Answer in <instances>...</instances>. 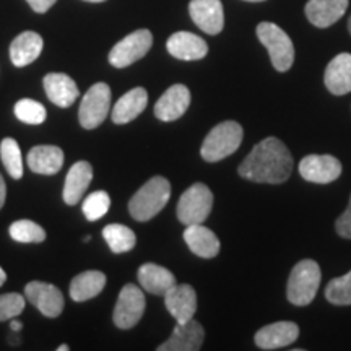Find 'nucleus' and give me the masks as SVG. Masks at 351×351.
Instances as JSON below:
<instances>
[{
	"label": "nucleus",
	"mask_w": 351,
	"mask_h": 351,
	"mask_svg": "<svg viewBox=\"0 0 351 351\" xmlns=\"http://www.w3.org/2000/svg\"><path fill=\"white\" fill-rule=\"evenodd\" d=\"M293 156L282 140L267 137L258 142L239 165L241 178L258 184H282L293 171Z\"/></svg>",
	"instance_id": "f257e3e1"
},
{
	"label": "nucleus",
	"mask_w": 351,
	"mask_h": 351,
	"mask_svg": "<svg viewBox=\"0 0 351 351\" xmlns=\"http://www.w3.org/2000/svg\"><path fill=\"white\" fill-rule=\"evenodd\" d=\"M171 197V184L163 176H155L135 192L129 202V212L137 221L155 218L166 207Z\"/></svg>",
	"instance_id": "f03ea898"
},
{
	"label": "nucleus",
	"mask_w": 351,
	"mask_h": 351,
	"mask_svg": "<svg viewBox=\"0 0 351 351\" xmlns=\"http://www.w3.org/2000/svg\"><path fill=\"white\" fill-rule=\"evenodd\" d=\"M244 130L238 122L225 121L215 125L202 143L200 155L208 163H217L232 155L243 143Z\"/></svg>",
	"instance_id": "7ed1b4c3"
},
{
	"label": "nucleus",
	"mask_w": 351,
	"mask_h": 351,
	"mask_svg": "<svg viewBox=\"0 0 351 351\" xmlns=\"http://www.w3.org/2000/svg\"><path fill=\"white\" fill-rule=\"evenodd\" d=\"M320 285V267L315 261L306 258L298 262L289 274L287 296L293 306H307L317 295Z\"/></svg>",
	"instance_id": "20e7f679"
},
{
	"label": "nucleus",
	"mask_w": 351,
	"mask_h": 351,
	"mask_svg": "<svg viewBox=\"0 0 351 351\" xmlns=\"http://www.w3.org/2000/svg\"><path fill=\"white\" fill-rule=\"evenodd\" d=\"M257 38L270 54V60L278 72H288L295 62V46L291 38L278 25L263 21L257 26Z\"/></svg>",
	"instance_id": "39448f33"
},
{
	"label": "nucleus",
	"mask_w": 351,
	"mask_h": 351,
	"mask_svg": "<svg viewBox=\"0 0 351 351\" xmlns=\"http://www.w3.org/2000/svg\"><path fill=\"white\" fill-rule=\"evenodd\" d=\"M213 194L205 184L197 182L178 202V218L182 225H202L212 213Z\"/></svg>",
	"instance_id": "423d86ee"
},
{
	"label": "nucleus",
	"mask_w": 351,
	"mask_h": 351,
	"mask_svg": "<svg viewBox=\"0 0 351 351\" xmlns=\"http://www.w3.org/2000/svg\"><path fill=\"white\" fill-rule=\"evenodd\" d=\"M111 109V88L106 83H96L86 91L80 103L78 119L83 129H96L103 124Z\"/></svg>",
	"instance_id": "0eeeda50"
},
{
	"label": "nucleus",
	"mask_w": 351,
	"mask_h": 351,
	"mask_svg": "<svg viewBox=\"0 0 351 351\" xmlns=\"http://www.w3.org/2000/svg\"><path fill=\"white\" fill-rule=\"evenodd\" d=\"M153 34L148 29H137L119 41L109 52V64L116 69H125L152 49Z\"/></svg>",
	"instance_id": "6e6552de"
},
{
	"label": "nucleus",
	"mask_w": 351,
	"mask_h": 351,
	"mask_svg": "<svg viewBox=\"0 0 351 351\" xmlns=\"http://www.w3.org/2000/svg\"><path fill=\"white\" fill-rule=\"evenodd\" d=\"M145 313V295L137 285H125L121 289L119 300L114 307L112 320L116 327L127 330L135 327Z\"/></svg>",
	"instance_id": "1a4fd4ad"
},
{
	"label": "nucleus",
	"mask_w": 351,
	"mask_h": 351,
	"mask_svg": "<svg viewBox=\"0 0 351 351\" xmlns=\"http://www.w3.org/2000/svg\"><path fill=\"white\" fill-rule=\"evenodd\" d=\"M25 296L43 315L56 319L64 311V295L59 288L51 283L29 282L25 287Z\"/></svg>",
	"instance_id": "9d476101"
},
{
	"label": "nucleus",
	"mask_w": 351,
	"mask_h": 351,
	"mask_svg": "<svg viewBox=\"0 0 351 351\" xmlns=\"http://www.w3.org/2000/svg\"><path fill=\"white\" fill-rule=\"evenodd\" d=\"M300 174L314 184L337 181L341 174V163L332 155H307L300 163Z\"/></svg>",
	"instance_id": "9b49d317"
},
{
	"label": "nucleus",
	"mask_w": 351,
	"mask_h": 351,
	"mask_svg": "<svg viewBox=\"0 0 351 351\" xmlns=\"http://www.w3.org/2000/svg\"><path fill=\"white\" fill-rule=\"evenodd\" d=\"M191 106V91L186 85H173L155 104V116L161 122H173L182 117Z\"/></svg>",
	"instance_id": "f8f14e48"
},
{
	"label": "nucleus",
	"mask_w": 351,
	"mask_h": 351,
	"mask_svg": "<svg viewBox=\"0 0 351 351\" xmlns=\"http://www.w3.org/2000/svg\"><path fill=\"white\" fill-rule=\"evenodd\" d=\"M189 13L194 23L202 32L208 34L221 33L225 26V13L219 0H191Z\"/></svg>",
	"instance_id": "ddd939ff"
},
{
	"label": "nucleus",
	"mask_w": 351,
	"mask_h": 351,
	"mask_svg": "<svg viewBox=\"0 0 351 351\" xmlns=\"http://www.w3.org/2000/svg\"><path fill=\"white\" fill-rule=\"evenodd\" d=\"M205 330L199 322L191 319L189 322L176 324L173 335L158 346V351H199L204 345Z\"/></svg>",
	"instance_id": "4468645a"
},
{
	"label": "nucleus",
	"mask_w": 351,
	"mask_h": 351,
	"mask_svg": "<svg viewBox=\"0 0 351 351\" xmlns=\"http://www.w3.org/2000/svg\"><path fill=\"white\" fill-rule=\"evenodd\" d=\"M165 304L176 322L184 324L194 319L197 313V293L191 285H178L165 295Z\"/></svg>",
	"instance_id": "2eb2a0df"
},
{
	"label": "nucleus",
	"mask_w": 351,
	"mask_h": 351,
	"mask_svg": "<svg viewBox=\"0 0 351 351\" xmlns=\"http://www.w3.org/2000/svg\"><path fill=\"white\" fill-rule=\"evenodd\" d=\"M300 337V327L295 322L283 320L262 327L256 333V345L261 350H278L295 343Z\"/></svg>",
	"instance_id": "dca6fc26"
},
{
	"label": "nucleus",
	"mask_w": 351,
	"mask_h": 351,
	"mask_svg": "<svg viewBox=\"0 0 351 351\" xmlns=\"http://www.w3.org/2000/svg\"><path fill=\"white\" fill-rule=\"evenodd\" d=\"M168 52L179 60H200L208 54V44L189 32H178L166 43Z\"/></svg>",
	"instance_id": "f3484780"
},
{
	"label": "nucleus",
	"mask_w": 351,
	"mask_h": 351,
	"mask_svg": "<svg viewBox=\"0 0 351 351\" xmlns=\"http://www.w3.org/2000/svg\"><path fill=\"white\" fill-rule=\"evenodd\" d=\"M324 83L332 95L343 96L351 91V54L335 56L327 65L324 73Z\"/></svg>",
	"instance_id": "a211bd4d"
},
{
	"label": "nucleus",
	"mask_w": 351,
	"mask_h": 351,
	"mask_svg": "<svg viewBox=\"0 0 351 351\" xmlns=\"http://www.w3.org/2000/svg\"><path fill=\"white\" fill-rule=\"evenodd\" d=\"M350 0H309L306 16L317 28H328L345 15Z\"/></svg>",
	"instance_id": "6ab92c4d"
},
{
	"label": "nucleus",
	"mask_w": 351,
	"mask_h": 351,
	"mask_svg": "<svg viewBox=\"0 0 351 351\" xmlns=\"http://www.w3.org/2000/svg\"><path fill=\"white\" fill-rule=\"evenodd\" d=\"M43 85L47 98L59 108H70L78 98L77 83L65 73H47Z\"/></svg>",
	"instance_id": "aec40b11"
},
{
	"label": "nucleus",
	"mask_w": 351,
	"mask_h": 351,
	"mask_svg": "<svg viewBox=\"0 0 351 351\" xmlns=\"http://www.w3.org/2000/svg\"><path fill=\"white\" fill-rule=\"evenodd\" d=\"M93 179V168L88 161H78L69 169L64 184V202L67 205H77L83 199L86 189Z\"/></svg>",
	"instance_id": "412c9836"
},
{
	"label": "nucleus",
	"mask_w": 351,
	"mask_h": 351,
	"mask_svg": "<svg viewBox=\"0 0 351 351\" xmlns=\"http://www.w3.org/2000/svg\"><path fill=\"white\" fill-rule=\"evenodd\" d=\"M26 163L33 173L52 176L62 168L64 152L56 145H38L29 150Z\"/></svg>",
	"instance_id": "4be33fe9"
},
{
	"label": "nucleus",
	"mask_w": 351,
	"mask_h": 351,
	"mask_svg": "<svg viewBox=\"0 0 351 351\" xmlns=\"http://www.w3.org/2000/svg\"><path fill=\"white\" fill-rule=\"evenodd\" d=\"M148 104V93L143 88H134L119 98L116 106L112 108L111 117L114 124H129L130 121L137 119L145 111Z\"/></svg>",
	"instance_id": "5701e85b"
},
{
	"label": "nucleus",
	"mask_w": 351,
	"mask_h": 351,
	"mask_svg": "<svg viewBox=\"0 0 351 351\" xmlns=\"http://www.w3.org/2000/svg\"><path fill=\"white\" fill-rule=\"evenodd\" d=\"M184 241L195 256L213 258L219 252V239L217 234L204 225H189L184 231Z\"/></svg>",
	"instance_id": "b1692460"
},
{
	"label": "nucleus",
	"mask_w": 351,
	"mask_h": 351,
	"mask_svg": "<svg viewBox=\"0 0 351 351\" xmlns=\"http://www.w3.org/2000/svg\"><path fill=\"white\" fill-rule=\"evenodd\" d=\"M138 283L147 293L165 296L176 285V276L168 269L156 263H143L138 269Z\"/></svg>",
	"instance_id": "393cba45"
},
{
	"label": "nucleus",
	"mask_w": 351,
	"mask_h": 351,
	"mask_svg": "<svg viewBox=\"0 0 351 351\" xmlns=\"http://www.w3.org/2000/svg\"><path fill=\"white\" fill-rule=\"evenodd\" d=\"M43 38L34 32H25L10 44V59L15 67H26L41 56Z\"/></svg>",
	"instance_id": "a878e982"
},
{
	"label": "nucleus",
	"mask_w": 351,
	"mask_h": 351,
	"mask_svg": "<svg viewBox=\"0 0 351 351\" xmlns=\"http://www.w3.org/2000/svg\"><path fill=\"white\" fill-rule=\"evenodd\" d=\"M106 287V275L99 270H88L77 275L70 283V298L77 302L93 300Z\"/></svg>",
	"instance_id": "bb28decb"
},
{
	"label": "nucleus",
	"mask_w": 351,
	"mask_h": 351,
	"mask_svg": "<svg viewBox=\"0 0 351 351\" xmlns=\"http://www.w3.org/2000/svg\"><path fill=\"white\" fill-rule=\"evenodd\" d=\"M103 238L114 254L129 252L137 243L135 232L124 225H108L103 230Z\"/></svg>",
	"instance_id": "cd10ccee"
},
{
	"label": "nucleus",
	"mask_w": 351,
	"mask_h": 351,
	"mask_svg": "<svg viewBox=\"0 0 351 351\" xmlns=\"http://www.w3.org/2000/svg\"><path fill=\"white\" fill-rule=\"evenodd\" d=\"M0 156H2V163L7 173L13 179H20L23 176V158H21V150L16 140L3 138L0 143Z\"/></svg>",
	"instance_id": "c85d7f7f"
},
{
	"label": "nucleus",
	"mask_w": 351,
	"mask_h": 351,
	"mask_svg": "<svg viewBox=\"0 0 351 351\" xmlns=\"http://www.w3.org/2000/svg\"><path fill=\"white\" fill-rule=\"evenodd\" d=\"M8 232L16 243H43L46 239V231L32 219H19L12 223Z\"/></svg>",
	"instance_id": "c756f323"
},
{
	"label": "nucleus",
	"mask_w": 351,
	"mask_h": 351,
	"mask_svg": "<svg viewBox=\"0 0 351 351\" xmlns=\"http://www.w3.org/2000/svg\"><path fill=\"white\" fill-rule=\"evenodd\" d=\"M326 298L333 306H351V270L327 285Z\"/></svg>",
	"instance_id": "7c9ffc66"
},
{
	"label": "nucleus",
	"mask_w": 351,
	"mask_h": 351,
	"mask_svg": "<svg viewBox=\"0 0 351 351\" xmlns=\"http://www.w3.org/2000/svg\"><path fill=\"white\" fill-rule=\"evenodd\" d=\"M15 116L16 119L25 122V124L38 125L46 121L47 111L41 103H38V101L25 98L20 99L19 103L15 104Z\"/></svg>",
	"instance_id": "2f4dec72"
},
{
	"label": "nucleus",
	"mask_w": 351,
	"mask_h": 351,
	"mask_svg": "<svg viewBox=\"0 0 351 351\" xmlns=\"http://www.w3.org/2000/svg\"><path fill=\"white\" fill-rule=\"evenodd\" d=\"M109 207H111V199H109L108 192L96 191L86 197L82 205V210L86 219L98 221L99 218H103L109 212Z\"/></svg>",
	"instance_id": "473e14b6"
},
{
	"label": "nucleus",
	"mask_w": 351,
	"mask_h": 351,
	"mask_svg": "<svg viewBox=\"0 0 351 351\" xmlns=\"http://www.w3.org/2000/svg\"><path fill=\"white\" fill-rule=\"evenodd\" d=\"M25 296L20 293H5L0 296V322L15 319L23 313Z\"/></svg>",
	"instance_id": "72a5a7b5"
},
{
	"label": "nucleus",
	"mask_w": 351,
	"mask_h": 351,
	"mask_svg": "<svg viewBox=\"0 0 351 351\" xmlns=\"http://www.w3.org/2000/svg\"><path fill=\"white\" fill-rule=\"evenodd\" d=\"M335 230L341 236V238L351 239V197H350L348 208H346L345 212L341 213V217L337 219Z\"/></svg>",
	"instance_id": "f704fd0d"
},
{
	"label": "nucleus",
	"mask_w": 351,
	"mask_h": 351,
	"mask_svg": "<svg viewBox=\"0 0 351 351\" xmlns=\"http://www.w3.org/2000/svg\"><path fill=\"white\" fill-rule=\"evenodd\" d=\"M26 2L29 3V7L36 13H46L57 0H26Z\"/></svg>",
	"instance_id": "c9c22d12"
},
{
	"label": "nucleus",
	"mask_w": 351,
	"mask_h": 351,
	"mask_svg": "<svg viewBox=\"0 0 351 351\" xmlns=\"http://www.w3.org/2000/svg\"><path fill=\"white\" fill-rule=\"evenodd\" d=\"M5 197H7V186H5V181H3V178L0 176V208H2L3 204H5Z\"/></svg>",
	"instance_id": "e433bc0d"
},
{
	"label": "nucleus",
	"mask_w": 351,
	"mask_h": 351,
	"mask_svg": "<svg viewBox=\"0 0 351 351\" xmlns=\"http://www.w3.org/2000/svg\"><path fill=\"white\" fill-rule=\"evenodd\" d=\"M10 328H12V332H20L21 328H23V324L19 322V320H15V319H10Z\"/></svg>",
	"instance_id": "4c0bfd02"
},
{
	"label": "nucleus",
	"mask_w": 351,
	"mask_h": 351,
	"mask_svg": "<svg viewBox=\"0 0 351 351\" xmlns=\"http://www.w3.org/2000/svg\"><path fill=\"white\" fill-rule=\"evenodd\" d=\"M5 280H7V274H5V271H3L2 267H0V287H2V285L5 283Z\"/></svg>",
	"instance_id": "58836bf2"
},
{
	"label": "nucleus",
	"mask_w": 351,
	"mask_h": 351,
	"mask_svg": "<svg viewBox=\"0 0 351 351\" xmlns=\"http://www.w3.org/2000/svg\"><path fill=\"white\" fill-rule=\"evenodd\" d=\"M69 350H70V348H69V346L65 345V343H64V345H60L59 348H57V351H69Z\"/></svg>",
	"instance_id": "ea45409f"
},
{
	"label": "nucleus",
	"mask_w": 351,
	"mask_h": 351,
	"mask_svg": "<svg viewBox=\"0 0 351 351\" xmlns=\"http://www.w3.org/2000/svg\"><path fill=\"white\" fill-rule=\"evenodd\" d=\"M85 2H91V3H99V2H104V0H85Z\"/></svg>",
	"instance_id": "a19ab883"
},
{
	"label": "nucleus",
	"mask_w": 351,
	"mask_h": 351,
	"mask_svg": "<svg viewBox=\"0 0 351 351\" xmlns=\"http://www.w3.org/2000/svg\"><path fill=\"white\" fill-rule=\"evenodd\" d=\"M83 241H85V243H88V241H91V238H90V236H85V238H83Z\"/></svg>",
	"instance_id": "79ce46f5"
},
{
	"label": "nucleus",
	"mask_w": 351,
	"mask_h": 351,
	"mask_svg": "<svg viewBox=\"0 0 351 351\" xmlns=\"http://www.w3.org/2000/svg\"><path fill=\"white\" fill-rule=\"evenodd\" d=\"M245 2H263V0H245Z\"/></svg>",
	"instance_id": "37998d69"
},
{
	"label": "nucleus",
	"mask_w": 351,
	"mask_h": 351,
	"mask_svg": "<svg viewBox=\"0 0 351 351\" xmlns=\"http://www.w3.org/2000/svg\"><path fill=\"white\" fill-rule=\"evenodd\" d=\"M348 29H350V33H351V16H350V20H348Z\"/></svg>",
	"instance_id": "c03bdc74"
}]
</instances>
